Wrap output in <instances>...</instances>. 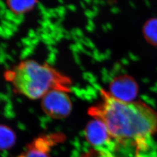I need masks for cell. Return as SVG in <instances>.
I'll use <instances>...</instances> for the list:
<instances>
[{
    "label": "cell",
    "instance_id": "obj_15",
    "mask_svg": "<svg viewBox=\"0 0 157 157\" xmlns=\"http://www.w3.org/2000/svg\"><path fill=\"white\" fill-rule=\"evenodd\" d=\"M4 115L6 118H13L15 116V112L12 111H4Z\"/></svg>",
    "mask_w": 157,
    "mask_h": 157
},
{
    "label": "cell",
    "instance_id": "obj_2",
    "mask_svg": "<svg viewBox=\"0 0 157 157\" xmlns=\"http://www.w3.org/2000/svg\"><path fill=\"white\" fill-rule=\"evenodd\" d=\"M14 72L13 83L17 90L33 100L44 97L58 81L53 69L33 60L23 62Z\"/></svg>",
    "mask_w": 157,
    "mask_h": 157
},
{
    "label": "cell",
    "instance_id": "obj_9",
    "mask_svg": "<svg viewBox=\"0 0 157 157\" xmlns=\"http://www.w3.org/2000/svg\"><path fill=\"white\" fill-rule=\"evenodd\" d=\"M146 37L150 43L157 45V19L147 23L144 28Z\"/></svg>",
    "mask_w": 157,
    "mask_h": 157
},
{
    "label": "cell",
    "instance_id": "obj_16",
    "mask_svg": "<svg viewBox=\"0 0 157 157\" xmlns=\"http://www.w3.org/2000/svg\"><path fill=\"white\" fill-rule=\"evenodd\" d=\"M13 104L11 100L6 102V106L4 108V111H12L13 110Z\"/></svg>",
    "mask_w": 157,
    "mask_h": 157
},
{
    "label": "cell",
    "instance_id": "obj_3",
    "mask_svg": "<svg viewBox=\"0 0 157 157\" xmlns=\"http://www.w3.org/2000/svg\"><path fill=\"white\" fill-rule=\"evenodd\" d=\"M84 135L90 145L98 152H113L116 150V143L109 134L107 127L101 121L95 119L87 124Z\"/></svg>",
    "mask_w": 157,
    "mask_h": 157
},
{
    "label": "cell",
    "instance_id": "obj_28",
    "mask_svg": "<svg viewBox=\"0 0 157 157\" xmlns=\"http://www.w3.org/2000/svg\"><path fill=\"white\" fill-rule=\"evenodd\" d=\"M0 9L6 10V4L2 1H0Z\"/></svg>",
    "mask_w": 157,
    "mask_h": 157
},
{
    "label": "cell",
    "instance_id": "obj_25",
    "mask_svg": "<svg viewBox=\"0 0 157 157\" xmlns=\"http://www.w3.org/2000/svg\"><path fill=\"white\" fill-rule=\"evenodd\" d=\"M48 58L51 59H53V60H56V54L52 53V52H50L48 55Z\"/></svg>",
    "mask_w": 157,
    "mask_h": 157
},
{
    "label": "cell",
    "instance_id": "obj_32",
    "mask_svg": "<svg viewBox=\"0 0 157 157\" xmlns=\"http://www.w3.org/2000/svg\"><path fill=\"white\" fill-rule=\"evenodd\" d=\"M17 100L19 103H22L23 102L21 98H17Z\"/></svg>",
    "mask_w": 157,
    "mask_h": 157
},
{
    "label": "cell",
    "instance_id": "obj_36",
    "mask_svg": "<svg viewBox=\"0 0 157 157\" xmlns=\"http://www.w3.org/2000/svg\"></svg>",
    "mask_w": 157,
    "mask_h": 157
},
{
    "label": "cell",
    "instance_id": "obj_5",
    "mask_svg": "<svg viewBox=\"0 0 157 157\" xmlns=\"http://www.w3.org/2000/svg\"><path fill=\"white\" fill-rule=\"evenodd\" d=\"M63 135L48 134L39 137L30 143L17 157H51V151L54 147L62 143Z\"/></svg>",
    "mask_w": 157,
    "mask_h": 157
},
{
    "label": "cell",
    "instance_id": "obj_29",
    "mask_svg": "<svg viewBox=\"0 0 157 157\" xmlns=\"http://www.w3.org/2000/svg\"><path fill=\"white\" fill-rule=\"evenodd\" d=\"M8 45L6 43H1L0 44V47L3 48L4 50H6V48H8Z\"/></svg>",
    "mask_w": 157,
    "mask_h": 157
},
{
    "label": "cell",
    "instance_id": "obj_21",
    "mask_svg": "<svg viewBox=\"0 0 157 157\" xmlns=\"http://www.w3.org/2000/svg\"><path fill=\"white\" fill-rule=\"evenodd\" d=\"M6 10L0 9V19L3 20L4 19V17L6 15Z\"/></svg>",
    "mask_w": 157,
    "mask_h": 157
},
{
    "label": "cell",
    "instance_id": "obj_14",
    "mask_svg": "<svg viewBox=\"0 0 157 157\" xmlns=\"http://www.w3.org/2000/svg\"><path fill=\"white\" fill-rule=\"evenodd\" d=\"M29 56H30V54L24 48L21 51V56H20L21 59H22V60H24V59H25L26 58H28Z\"/></svg>",
    "mask_w": 157,
    "mask_h": 157
},
{
    "label": "cell",
    "instance_id": "obj_10",
    "mask_svg": "<svg viewBox=\"0 0 157 157\" xmlns=\"http://www.w3.org/2000/svg\"><path fill=\"white\" fill-rule=\"evenodd\" d=\"M99 154L98 157H119L117 156L115 152H98ZM156 155H140V156H135L133 155V157H155Z\"/></svg>",
    "mask_w": 157,
    "mask_h": 157
},
{
    "label": "cell",
    "instance_id": "obj_1",
    "mask_svg": "<svg viewBox=\"0 0 157 157\" xmlns=\"http://www.w3.org/2000/svg\"><path fill=\"white\" fill-rule=\"evenodd\" d=\"M90 114L104 123L117 147L136 155L154 151L152 137L157 132V112L141 101H122L105 90Z\"/></svg>",
    "mask_w": 157,
    "mask_h": 157
},
{
    "label": "cell",
    "instance_id": "obj_19",
    "mask_svg": "<svg viewBox=\"0 0 157 157\" xmlns=\"http://www.w3.org/2000/svg\"><path fill=\"white\" fill-rule=\"evenodd\" d=\"M37 6L38 8L39 9L40 12H44L47 10V9L45 8L44 6L42 3H41V2H37Z\"/></svg>",
    "mask_w": 157,
    "mask_h": 157
},
{
    "label": "cell",
    "instance_id": "obj_13",
    "mask_svg": "<svg viewBox=\"0 0 157 157\" xmlns=\"http://www.w3.org/2000/svg\"><path fill=\"white\" fill-rule=\"evenodd\" d=\"M21 42L22 43L23 45H25V47H29V46L32 45V39H30L28 37H24V38L22 39Z\"/></svg>",
    "mask_w": 157,
    "mask_h": 157
},
{
    "label": "cell",
    "instance_id": "obj_7",
    "mask_svg": "<svg viewBox=\"0 0 157 157\" xmlns=\"http://www.w3.org/2000/svg\"><path fill=\"white\" fill-rule=\"evenodd\" d=\"M16 136L10 128L0 125V151L11 148L14 145Z\"/></svg>",
    "mask_w": 157,
    "mask_h": 157
},
{
    "label": "cell",
    "instance_id": "obj_11",
    "mask_svg": "<svg viewBox=\"0 0 157 157\" xmlns=\"http://www.w3.org/2000/svg\"><path fill=\"white\" fill-rule=\"evenodd\" d=\"M16 16H17V15L13 12L11 10L6 9L4 19H6V21H7L8 22H12L13 21L16 17Z\"/></svg>",
    "mask_w": 157,
    "mask_h": 157
},
{
    "label": "cell",
    "instance_id": "obj_24",
    "mask_svg": "<svg viewBox=\"0 0 157 157\" xmlns=\"http://www.w3.org/2000/svg\"><path fill=\"white\" fill-rule=\"evenodd\" d=\"M6 60H9L10 61H11L12 62H15V59L14 58H13V56H11V55L6 53Z\"/></svg>",
    "mask_w": 157,
    "mask_h": 157
},
{
    "label": "cell",
    "instance_id": "obj_23",
    "mask_svg": "<svg viewBox=\"0 0 157 157\" xmlns=\"http://www.w3.org/2000/svg\"><path fill=\"white\" fill-rule=\"evenodd\" d=\"M46 62L48 63V65H52V66H53V65H55V63H56V60L51 59H50V58H47V60H46Z\"/></svg>",
    "mask_w": 157,
    "mask_h": 157
},
{
    "label": "cell",
    "instance_id": "obj_27",
    "mask_svg": "<svg viewBox=\"0 0 157 157\" xmlns=\"http://www.w3.org/2000/svg\"><path fill=\"white\" fill-rule=\"evenodd\" d=\"M1 37H2L3 39H10L11 37H10L6 34L5 33V32L3 30L2 32H1V36H0Z\"/></svg>",
    "mask_w": 157,
    "mask_h": 157
},
{
    "label": "cell",
    "instance_id": "obj_31",
    "mask_svg": "<svg viewBox=\"0 0 157 157\" xmlns=\"http://www.w3.org/2000/svg\"><path fill=\"white\" fill-rule=\"evenodd\" d=\"M17 46L18 47H19V48H21V47H22L23 44L21 43V42H17Z\"/></svg>",
    "mask_w": 157,
    "mask_h": 157
},
{
    "label": "cell",
    "instance_id": "obj_17",
    "mask_svg": "<svg viewBox=\"0 0 157 157\" xmlns=\"http://www.w3.org/2000/svg\"><path fill=\"white\" fill-rule=\"evenodd\" d=\"M37 36L36 34V32H35L33 29H30L29 30L28 32V37H29L30 39H33L34 38H36Z\"/></svg>",
    "mask_w": 157,
    "mask_h": 157
},
{
    "label": "cell",
    "instance_id": "obj_30",
    "mask_svg": "<svg viewBox=\"0 0 157 157\" xmlns=\"http://www.w3.org/2000/svg\"><path fill=\"white\" fill-rule=\"evenodd\" d=\"M4 67H5L6 69H7V70H9V69H10V64H9L8 62H6V63L4 64Z\"/></svg>",
    "mask_w": 157,
    "mask_h": 157
},
{
    "label": "cell",
    "instance_id": "obj_34",
    "mask_svg": "<svg viewBox=\"0 0 157 157\" xmlns=\"http://www.w3.org/2000/svg\"><path fill=\"white\" fill-rule=\"evenodd\" d=\"M3 31V28L2 26H0V32H2Z\"/></svg>",
    "mask_w": 157,
    "mask_h": 157
},
{
    "label": "cell",
    "instance_id": "obj_12",
    "mask_svg": "<svg viewBox=\"0 0 157 157\" xmlns=\"http://www.w3.org/2000/svg\"><path fill=\"white\" fill-rule=\"evenodd\" d=\"M15 78V73L13 71H8L6 73V78L10 81H13Z\"/></svg>",
    "mask_w": 157,
    "mask_h": 157
},
{
    "label": "cell",
    "instance_id": "obj_20",
    "mask_svg": "<svg viewBox=\"0 0 157 157\" xmlns=\"http://www.w3.org/2000/svg\"><path fill=\"white\" fill-rule=\"evenodd\" d=\"M40 40L39 37H38V36H37L36 38H34L32 40V45L36 46L37 44H39V43H40Z\"/></svg>",
    "mask_w": 157,
    "mask_h": 157
},
{
    "label": "cell",
    "instance_id": "obj_8",
    "mask_svg": "<svg viewBox=\"0 0 157 157\" xmlns=\"http://www.w3.org/2000/svg\"><path fill=\"white\" fill-rule=\"evenodd\" d=\"M8 6L12 11L16 15L24 14V13L31 10L34 6L37 5V1H8Z\"/></svg>",
    "mask_w": 157,
    "mask_h": 157
},
{
    "label": "cell",
    "instance_id": "obj_33",
    "mask_svg": "<svg viewBox=\"0 0 157 157\" xmlns=\"http://www.w3.org/2000/svg\"><path fill=\"white\" fill-rule=\"evenodd\" d=\"M12 53L13 55H16V54H17L16 51L14 50H12Z\"/></svg>",
    "mask_w": 157,
    "mask_h": 157
},
{
    "label": "cell",
    "instance_id": "obj_6",
    "mask_svg": "<svg viewBox=\"0 0 157 157\" xmlns=\"http://www.w3.org/2000/svg\"><path fill=\"white\" fill-rule=\"evenodd\" d=\"M137 86L133 79L127 76H121L113 80L109 93L112 96L122 101H133L137 93Z\"/></svg>",
    "mask_w": 157,
    "mask_h": 157
},
{
    "label": "cell",
    "instance_id": "obj_26",
    "mask_svg": "<svg viewBox=\"0 0 157 157\" xmlns=\"http://www.w3.org/2000/svg\"><path fill=\"white\" fill-rule=\"evenodd\" d=\"M17 17L21 22L22 23L24 21H25V17L24 15V14H21V15H17Z\"/></svg>",
    "mask_w": 157,
    "mask_h": 157
},
{
    "label": "cell",
    "instance_id": "obj_4",
    "mask_svg": "<svg viewBox=\"0 0 157 157\" xmlns=\"http://www.w3.org/2000/svg\"><path fill=\"white\" fill-rule=\"evenodd\" d=\"M43 108L51 118H63L72 111V101L63 90L52 89L42 100Z\"/></svg>",
    "mask_w": 157,
    "mask_h": 157
},
{
    "label": "cell",
    "instance_id": "obj_18",
    "mask_svg": "<svg viewBox=\"0 0 157 157\" xmlns=\"http://www.w3.org/2000/svg\"><path fill=\"white\" fill-rule=\"evenodd\" d=\"M2 28H3V30L5 32V33H6L10 37H11L13 35L14 32L11 29L7 28L4 27V26H2Z\"/></svg>",
    "mask_w": 157,
    "mask_h": 157
},
{
    "label": "cell",
    "instance_id": "obj_22",
    "mask_svg": "<svg viewBox=\"0 0 157 157\" xmlns=\"http://www.w3.org/2000/svg\"><path fill=\"white\" fill-rule=\"evenodd\" d=\"M48 29L50 30V32H54V31H56L57 29V26L54 24V23H52L50 26H49Z\"/></svg>",
    "mask_w": 157,
    "mask_h": 157
},
{
    "label": "cell",
    "instance_id": "obj_35",
    "mask_svg": "<svg viewBox=\"0 0 157 157\" xmlns=\"http://www.w3.org/2000/svg\"><path fill=\"white\" fill-rule=\"evenodd\" d=\"M58 2H59L61 5H62V4H63V1H58Z\"/></svg>",
    "mask_w": 157,
    "mask_h": 157
}]
</instances>
